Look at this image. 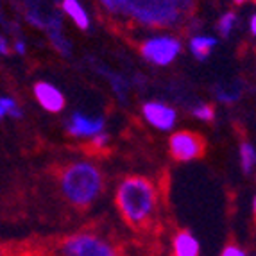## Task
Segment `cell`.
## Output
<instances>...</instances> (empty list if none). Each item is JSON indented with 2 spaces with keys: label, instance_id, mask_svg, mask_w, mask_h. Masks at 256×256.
Masks as SVG:
<instances>
[{
  "label": "cell",
  "instance_id": "cell-1",
  "mask_svg": "<svg viewBox=\"0 0 256 256\" xmlns=\"http://www.w3.org/2000/svg\"><path fill=\"white\" fill-rule=\"evenodd\" d=\"M116 206L129 226H147L158 208L156 186L146 178H126L116 188Z\"/></svg>",
  "mask_w": 256,
  "mask_h": 256
},
{
  "label": "cell",
  "instance_id": "cell-2",
  "mask_svg": "<svg viewBox=\"0 0 256 256\" xmlns=\"http://www.w3.org/2000/svg\"><path fill=\"white\" fill-rule=\"evenodd\" d=\"M102 174L94 163L77 162L61 176V192L74 206H90L102 194Z\"/></svg>",
  "mask_w": 256,
  "mask_h": 256
},
{
  "label": "cell",
  "instance_id": "cell-3",
  "mask_svg": "<svg viewBox=\"0 0 256 256\" xmlns=\"http://www.w3.org/2000/svg\"><path fill=\"white\" fill-rule=\"evenodd\" d=\"M60 252L61 256H120L110 240L90 231L66 236L61 242Z\"/></svg>",
  "mask_w": 256,
  "mask_h": 256
},
{
  "label": "cell",
  "instance_id": "cell-4",
  "mask_svg": "<svg viewBox=\"0 0 256 256\" xmlns=\"http://www.w3.org/2000/svg\"><path fill=\"white\" fill-rule=\"evenodd\" d=\"M181 50V43L170 36H158V38H150L142 45V54L154 64H165L172 63L178 58Z\"/></svg>",
  "mask_w": 256,
  "mask_h": 256
},
{
  "label": "cell",
  "instance_id": "cell-5",
  "mask_svg": "<svg viewBox=\"0 0 256 256\" xmlns=\"http://www.w3.org/2000/svg\"><path fill=\"white\" fill-rule=\"evenodd\" d=\"M170 152L180 162H190V160L199 158L204 152V142L194 132H176L170 138Z\"/></svg>",
  "mask_w": 256,
  "mask_h": 256
},
{
  "label": "cell",
  "instance_id": "cell-6",
  "mask_svg": "<svg viewBox=\"0 0 256 256\" xmlns=\"http://www.w3.org/2000/svg\"><path fill=\"white\" fill-rule=\"evenodd\" d=\"M144 116L154 128L168 131L176 124V111L162 102H147L144 106Z\"/></svg>",
  "mask_w": 256,
  "mask_h": 256
},
{
  "label": "cell",
  "instance_id": "cell-7",
  "mask_svg": "<svg viewBox=\"0 0 256 256\" xmlns=\"http://www.w3.org/2000/svg\"><path fill=\"white\" fill-rule=\"evenodd\" d=\"M34 95L38 98V102L42 104V108H45L50 113H58L64 108L63 94L48 82H38L34 86Z\"/></svg>",
  "mask_w": 256,
  "mask_h": 256
},
{
  "label": "cell",
  "instance_id": "cell-8",
  "mask_svg": "<svg viewBox=\"0 0 256 256\" xmlns=\"http://www.w3.org/2000/svg\"><path fill=\"white\" fill-rule=\"evenodd\" d=\"M68 131L74 136H97L104 131V120L76 113L68 122Z\"/></svg>",
  "mask_w": 256,
  "mask_h": 256
},
{
  "label": "cell",
  "instance_id": "cell-9",
  "mask_svg": "<svg viewBox=\"0 0 256 256\" xmlns=\"http://www.w3.org/2000/svg\"><path fill=\"white\" fill-rule=\"evenodd\" d=\"M201 244L190 231H178L172 238V256H199Z\"/></svg>",
  "mask_w": 256,
  "mask_h": 256
},
{
  "label": "cell",
  "instance_id": "cell-10",
  "mask_svg": "<svg viewBox=\"0 0 256 256\" xmlns=\"http://www.w3.org/2000/svg\"><path fill=\"white\" fill-rule=\"evenodd\" d=\"M63 11L72 18V22L79 29H88L90 18L86 14L84 8L79 4V0H63Z\"/></svg>",
  "mask_w": 256,
  "mask_h": 256
},
{
  "label": "cell",
  "instance_id": "cell-11",
  "mask_svg": "<svg viewBox=\"0 0 256 256\" xmlns=\"http://www.w3.org/2000/svg\"><path fill=\"white\" fill-rule=\"evenodd\" d=\"M215 45H217V38H214V36H196L190 42V50L197 60H204L210 56Z\"/></svg>",
  "mask_w": 256,
  "mask_h": 256
},
{
  "label": "cell",
  "instance_id": "cell-12",
  "mask_svg": "<svg viewBox=\"0 0 256 256\" xmlns=\"http://www.w3.org/2000/svg\"><path fill=\"white\" fill-rule=\"evenodd\" d=\"M240 162H242V170L246 174H251L252 168H254V162H256V152L254 147L248 142H244L242 147H240Z\"/></svg>",
  "mask_w": 256,
  "mask_h": 256
},
{
  "label": "cell",
  "instance_id": "cell-13",
  "mask_svg": "<svg viewBox=\"0 0 256 256\" xmlns=\"http://www.w3.org/2000/svg\"><path fill=\"white\" fill-rule=\"evenodd\" d=\"M236 24V14L235 13H224L222 18L218 20V30L222 36H230V32L233 30Z\"/></svg>",
  "mask_w": 256,
  "mask_h": 256
},
{
  "label": "cell",
  "instance_id": "cell-14",
  "mask_svg": "<svg viewBox=\"0 0 256 256\" xmlns=\"http://www.w3.org/2000/svg\"><path fill=\"white\" fill-rule=\"evenodd\" d=\"M0 106L4 110V115H11V116H20V108L16 106L13 98L9 97H2L0 98Z\"/></svg>",
  "mask_w": 256,
  "mask_h": 256
},
{
  "label": "cell",
  "instance_id": "cell-15",
  "mask_svg": "<svg viewBox=\"0 0 256 256\" xmlns=\"http://www.w3.org/2000/svg\"><path fill=\"white\" fill-rule=\"evenodd\" d=\"M194 115H196L199 120H206V122H210V120H214L215 113H214V108L212 106L201 104V106L194 108Z\"/></svg>",
  "mask_w": 256,
  "mask_h": 256
},
{
  "label": "cell",
  "instance_id": "cell-16",
  "mask_svg": "<svg viewBox=\"0 0 256 256\" xmlns=\"http://www.w3.org/2000/svg\"><path fill=\"white\" fill-rule=\"evenodd\" d=\"M220 256H248V252L244 251L240 246H236V244H230V246L222 249Z\"/></svg>",
  "mask_w": 256,
  "mask_h": 256
},
{
  "label": "cell",
  "instance_id": "cell-17",
  "mask_svg": "<svg viewBox=\"0 0 256 256\" xmlns=\"http://www.w3.org/2000/svg\"><path fill=\"white\" fill-rule=\"evenodd\" d=\"M102 2L110 9H122V8H124V4H126V0H102Z\"/></svg>",
  "mask_w": 256,
  "mask_h": 256
},
{
  "label": "cell",
  "instance_id": "cell-18",
  "mask_svg": "<svg viewBox=\"0 0 256 256\" xmlns=\"http://www.w3.org/2000/svg\"><path fill=\"white\" fill-rule=\"evenodd\" d=\"M249 29H251V34L256 32V14H251V18H249Z\"/></svg>",
  "mask_w": 256,
  "mask_h": 256
},
{
  "label": "cell",
  "instance_id": "cell-19",
  "mask_svg": "<svg viewBox=\"0 0 256 256\" xmlns=\"http://www.w3.org/2000/svg\"><path fill=\"white\" fill-rule=\"evenodd\" d=\"M9 52V48H8V42H6L4 38H0V54H8Z\"/></svg>",
  "mask_w": 256,
  "mask_h": 256
},
{
  "label": "cell",
  "instance_id": "cell-20",
  "mask_svg": "<svg viewBox=\"0 0 256 256\" xmlns=\"http://www.w3.org/2000/svg\"><path fill=\"white\" fill-rule=\"evenodd\" d=\"M14 50H16L18 54H26V45H24V42L14 43Z\"/></svg>",
  "mask_w": 256,
  "mask_h": 256
},
{
  "label": "cell",
  "instance_id": "cell-21",
  "mask_svg": "<svg viewBox=\"0 0 256 256\" xmlns=\"http://www.w3.org/2000/svg\"><path fill=\"white\" fill-rule=\"evenodd\" d=\"M0 256H11V254H9V252L6 251V249L2 248V246H0Z\"/></svg>",
  "mask_w": 256,
  "mask_h": 256
},
{
  "label": "cell",
  "instance_id": "cell-22",
  "mask_svg": "<svg viewBox=\"0 0 256 256\" xmlns=\"http://www.w3.org/2000/svg\"><path fill=\"white\" fill-rule=\"evenodd\" d=\"M4 116V110H2V106H0V118Z\"/></svg>",
  "mask_w": 256,
  "mask_h": 256
},
{
  "label": "cell",
  "instance_id": "cell-23",
  "mask_svg": "<svg viewBox=\"0 0 256 256\" xmlns=\"http://www.w3.org/2000/svg\"><path fill=\"white\" fill-rule=\"evenodd\" d=\"M235 2H236V4H242V2H244V0H235Z\"/></svg>",
  "mask_w": 256,
  "mask_h": 256
}]
</instances>
